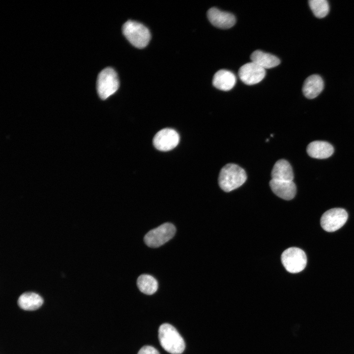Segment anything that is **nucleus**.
Returning a JSON list of instances; mask_svg holds the SVG:
<instances>
[{
    "label": "nucleus",
    "instance_id": "nucleus-1",
    "mask_svg": "<svg viewBox=\"0 0 354 354\" xmlns=\"http://www.w3.org/2000/svg\"><path fill=\"white\" fill-rule=\"evenodd\" d=\"M246 179L247 175L243 169L236 164L228 163L220 172L218 184L223 191L228 192L241 186Z\"/></svg>",
    "mask_w": 354,
    "mask_h": 354
},
{
    "label": "nucleus",
    "instance_id": "nucleus-2",
    "mask_svg": "<svg viewBox=\"0 0 354 354\" xmlns=\"http://www.w3.org/2000/svg\"><path fill=\"white\" fill-rule=\"evenodd\" d=\"M158 339L162 347L172 354H181L185 348V342L175 327L169 324H161L158 329Z\"/></svg>",
    "mask_w": 354,
    "mask_h": 354
},
{
    "label": "nucleus",
    "instance_id": "nucleus-3",
    "mask_svg": "<svg viewBox=\"0 0 354 354\" xmlns=\"http://www.w3.org/2000/svg\"><path fill=\"white\" fill-rule=\"evenodd\" d=\"M122 32L134 46L138 48L145 47L150 39L148 29L141 23L128 21L122 26Z\"/></svg>",
    "mask_w": 354,
    "mask_h": 354
},
{
    "label": "nucleus",
    "instance_id": "nucleus-4",
    "mask_svg": "<svg viewBox=\"0 0 354 354\" xmlns=\"http://www.w3.org/2000/svg\"><path fill=\"white\" fill-rule=\"evenodd\" d=\"M119 87L117 73L114 69L107 67L98 74L96 88L98 94L102 99H106L114 94Z\"/></svg>",
    "mask_w": 354,
    "mask_h": 354
},
{
    "label": "nucleus",
    "instance_id": "nucleus-5",
    "mask_svg": "<svg viewBox=\"0 0 354 354\" xmlns=\"http://www.w3.org/2000/svg\"><path fill=\"white\" fill-rule=\"evenodd\" d=\"M281 261L288 272L296 273L305 268L307 264V257L302 249L297 247H290L282 254Z\"/></svg>",
    "mask_w": 354,
    "mask_h": 354
},
{
    "label": "nucleus",
    "instance_id": "nucleus-6",
    "mask_svg": "<svg viewBox=\"0 0 354 354\" xmlns=\"http://www.w3.org/2000/svg\"><path fill=\"white\" fill-rule=\"evenodd\" d=\"M176 232L173 224L165 223L149 231L144 236V241L150 247H158L172 238Z\"/></svg>",
    "mask_w": 354,
    "mask_h": 354
},
{
    "label": "nucleus",
    "instance_id": "nucleus-7",
    "mask_svg": "<svg viewBox=\"0 0 354 354\" xmlns=\"http://www.w3.org/2000/svg\"><path fill=\"white\" fill-rule=\"evenodd\" d=\"M348 215L342 208H333L325 211L321 218V225L328 232H333L341 228L346 222Z\"/></svg>",
    "mask_w": 354,
    "mask_h": 354
},
{
    "label": "nucleus",
    "instance_id": "nucleus-8",
    "mask_svg": "<svg viewBox=\"0 0 354 354\" xmlns=\"http://www.w3.org/2000/svg\"><path fill=\"white\" fill-rule=\"evenodd\" d=\"M179 141V136L176 131L171 128H165L156 134L153 144L158 150L167 151L176 147Z\"/></svg>",
    "mask_w": 354,
    "mask_h": 354
},
{
    "label": "nucleus",
    "instance_id": "nucleus-9",
    "mask_svg": "<svg viewBox=\"0 0 354 354\" xmlns=\"http://www.w3.org/2000/svg\"><path fill=\"white\" fill-rule=\"evenodd\" d=\"M265 75V69L252 61L244 64L238 70L239 78L243 83L248 85L260 82Z\"/></svg>",
    "mask_w": 354,
    "mask_h": 354
},
{
    "label": "nucleus",
    "instance_id": "nucleus-10",
    "mask_svg": "<svg viewBox=\"0 0 354 354\" xmlns=\"http://www.w3.org/2000/svg\"><path fill=\"white\" fill-rule=\"evenodd\" d=\"M209 22L215 27L226 29L232 27L236 18L232 13L221 11L216 7L210 8L207 12Z\"/></svg>",
    "mask_w": 354,
    "mask_h": 354
},
{
    "label": "nucleus",
    "instance_id": "nucleus-11",
    "mask_svg": "<svg viewBox=\"0 0 354 354\" xmlns=\"http://www.w3.org/2000/svg\"><path fill=\"white\" fill-rule=\"evenodd\" d=\"M269 186L276 195L286 200H292L296 194V185L293 181L271 179L269 181Z\"/></svg>",
    "mask_w": 354,
    "mask_h": 354
},
{
    "label": "nucleus",
    "instance_id": "nucleus-12",
    "mask_svg": "<svg viewBox=\"0 0 354 354\" xmlns=\"http://www.w3.org/2000/svg\"><path fill=\"white\" fill-rule=\"evenodd\" d=\"M306 151L311 157L322 159L331 156L334 152V148L327 142L315 141L308 145Z\"/></svg>",
    "mask_w": 354,
    "mask_h": 354
},
{
    "label": "nucleus",
    "instance_id": "nucleus-13",
    "mask_svg": "<svg viewBox=\"0 0 354 354\" xmlns=\"http://www.w3.org/2000/svg\"><path fill=\"white\" fill-rule=\"evenodd\" d=\"M324 87V83L322 77L319 75L313 74L305 80L302 87V92L306 98L313 99L320 94Z\"/></svg>",
    "mask_w": 354,
    "mask_h": 354
},
{
    "label": "nucleus",
    "instance_id": "nucleus-14",
    "mask_svg": "<svg viewBox=\"0 0 354 354\" xmlns=\"http://www.w3.org/2000/svg\"><path fill=\"white\" fill-rule=\"evenodd\" d=\"M236 77L231 71L221 69L216 72L213 78L212 84L218 89L228 91L235 86Z\"/></svg>",
    "mask_w": 354,
    "mask_h": 354
},
{
    "label": "nucleus",
    "instance_id": "nucleus-15",
    "mask_svg": "<svg viewBox=\"0 0 354 354\" xmlns=\"http://www.w3.org/2000/svg\"><path fill=\"white\" fill-rule=\"evenodd\" d=\"M271 175L273 179L283 181H293L294 177L291 164L283 159L276 161L272 170Z\"/></svg>",
    "mask_w": 354,
    "mask_h": 354
},
{
    "label": "nucleus",
    "instance_id": "nucleus-16",
    "mask_svg": "<svg viewBox=\"0 0 354 354\" xmlns=\"http://www.w3.org/2000/svg\"><path fill=\"white\" fill-rule=\"evenodd\" d=\"M250 59L252 62L265 69L274 67L280 63L277 57L261 50L254 51L250 56Z\"/></svg>",
    "mask_w": 354,
    "mask_h": 354
},
{
    "label": "nucleus",
    "instance_id": "nucleus-17",
    "mask_svg": "<svg viewBox=\"0 0 354 354\" xmlns=\"http://www.w3.org/2000/svg\"><path fill=\"white\" fill-rule=\"evenodd\" d=\"M43 303L42 297L32 292H27L22 294L18 300L19 306L22 309L29 311L38 309Z\"/></svg>",
    "mask_w": 354,
    "mask_h": 354
},
{
    "label": "nucleus",
    "instance_id": "nucleus-18",
    "mask_svg": "<svg viewBox=\"0 0 354 354\" xmlns=\"http://www.w3.org/2000/svg\"><path fill=\"white\" fill-rule=\"evenodd\" d=\"M137 285L139 290L143 293L151 295L158 289V282L153 276L148 274H142L139 276Z\"/></svg>",
    "mask_w": 354,
    "mask_h": 354
},
{
    "label": "nucleus",
    "instance_id": "nucleus-19",
    "mask_svg": "<svg viewBox=\"0 0 354 354\" xmlns=\"http://www.w3.org/2000/svg\"><path fill=\"white\" fill-rule=\"evenodd\" d=\"M309 6L314 15L318 18L326 16L329 11V6L326 0H310Z\"/></svg>",
    "mask_w": 354,
    "mask_h": 354
},
{
    "label": "nucleus",
    "instance_id": "nucleus-20",
    "mask_svg": "<svg viewBox=\"0 0 354 354\" xmlns=\"http://www.w3.org/2000/svg\"><path fill=\"white\" fill-rule=\"evenodd\" d=\"M137 354H160V353L152 346H144L140 349Z\"/></svg>",
    "mask_w": 354,
    "mask_h": 354
}]
</instances>
